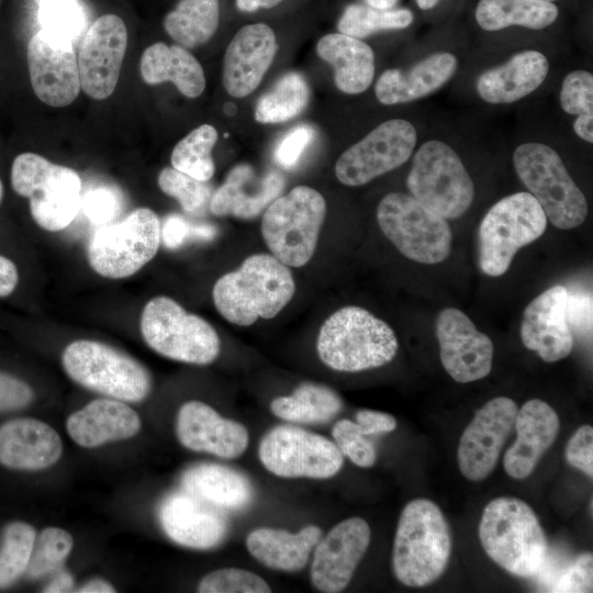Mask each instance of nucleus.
I'll list each match as a JSON object with an SVG mask.
<instances>
[{"label": "nucleus", "instance_id": "obj_1", "mask_svg": "<svg viewBox=\"0 0 593 593\" xmlns=\"http://www.w3.org/2000/svg\"><path fill=\"white\" fill-rule=\"evenodd\" d=\"M294 292V279L287 265L270 254H254L216 280L212 296L226 321L249 326L259 317L277 316Z\"/></svg>", "mask_w": 593, "mask_h": 593}, {"label": "nucleus", "instance_id": "obj_2", "mask_svg": "<svg viewBox=\"0 0 593 593\" xmlns=\"http://www.w3.org/2000/svg\"><path fill=\"white\" fill-rule=\"evenodd\" d=\"M479 538L486 555L516 577H535L545 566L546 535L523 500L501 496L490 501L481 516Z\"/></svg>", "mask_w": 593, "mask_h": 593}, {"label": "nucleus", "instance_id": "obj_3", "mask_svg": "<svg viewBox=\"0 0 593 593\" xmlns=\"http://www.w3.org/2000/svg\"><path fill=\"white\" fill-rule=\"evenodd\" d=\"M451 552L448 522L436 503L410 501L401 512L392 550L395 578L406 586L435 582L446 570Z\"/></svg>", "mask_w": 593, "mask_h": 593}, {"label": "nucleus", "instance_id": "obj_4", "mask_svg": "<svg viewBox=\"0 0 593 593\" xmlns=\"http://www.w3.org/2000/svg\"><path fill=\"white\" fill-rule=\"evenodd\" d=\"M398 348V338L385 322L354 305L331 314L316 342L322 362L342 372L382 367L393 360Z\"/></svg>", "mask_w": 593, "mask_h": 593}, {"label": "nucleus", "instance_id": "obj_5", "mask_svg": "<svg viewBox=\"0 0 593 593\" xmlns=\"http://www.w3.org/2000/svg\"><path fill=\"white\" fill-rule=\"evenodd\" d=\"M11 186L15 193L29 199L35 223L49 232L66 228L81 206L82 184L78 172L34 153H22L14 158Z\"/></svg>", "mask_w": 593, "mask_h": 593}, {"label": "nucleus", "instance_id": "obj_6", "mask_svg": "<svg viewBox=\"0 0 593 593\" xmlns=\"http://www.w3.org/2000/svg\"><path fill=\"white\" fill-rule=\"evenodd\" d=\"M325 214V199L307 186H298L273 200L261 219L262 238L271 255L288 267L307 264L315 253Z\"/></svg>", "mask_w": 593, "mask_h": 593}, {"label": "nucleus", "instance_id": "obj_7", "mask_svg": "<svg viewBox=\"0 0 593 593\" xmlns=\"http://www.w3.org/2000/svg\"><path fill=\"white\" fill-rule=\"evenodd\" d=\"M547 216L529 192L499 200L483 216L478 232V262L490 277L504 275L524 246L546 231Z\"/></svg>", "mask_w": 593, "mask_h": 593}, {"label": "nucleus", "instance_id": "obj_8", "mask_svg": "<svg viewBox=\"0 0 593 593\" xmlns=\"http://www.w3.org/2000/svg\"><path fill=\"white\" fill-rule=\"evenodd\" d=\"M515 171L560 230L580 226L588 215V201L570 177L559 154L546 144L525 143L513 154Z\"/></svg>", "mask_w": 593, "mask_h": 593}, {"label": "nucleus", "instance_id": "obj_9", "mask_svg": "<svg viewBox=\"0 0 593 593\" xmlns=\"http://www.w3.org/2000/svg\"><path fill=\"white\" fill-rule=\"evenodd\" d=\"M141 333L154 351L176 361L209 365L221 350L220 337L208 321L165 295L145 304Z\"/></svg>", "mask_w": 593, "mask_h": 593}, {"label": "nucleus", "instance_id": "obj_10", "mask_svg": "<svg viewBox=\"0 0 593 593\" xmlns=\"http://www.w3.org/2000/svg\"><path fill=\"white\" fill-rule=\"evenodd\" d=\"M68 377L81 387L124 402H141L152 389L148 370L130 355L104 343L80 339L63 351Z\"/></svg>", "mask_w": 593, "mask_h": 593}, {"label": "nucleus", "instance_id": "obj_11", "mask_svg": "<svg viewBox=\"0 0 593 593\" xmlns=\"http://www.w3.org/2000/svg\"><path fill=\"white\" fill-rule=\"evenodd\" d=\"M160 243L158 215L148 208H138L120 222L100 225L89 239L87 257L100 276L123 279L148 264Z\"/></svg>", "mask_w": 593, "mask_h": 593}, {"label": "nucleus", "instance_id": "obj_12", "mask_svg": "<svg viewBox=\"0 0 593 593\" xmlns=\"http://www.w3.org/2000/svg\"><path fill=\"white\" fill-rule=\"evenodd\" d=\"M411 195L444 219L467 212L473 182L457 153L441 141H428L414 154L406 179Z\"/></svg>", "mask_w": 593, "mask_h": 593}, {"label": "nucleus", "instance_id": "obj_13", "mask_svg": "<svg viewBox=\"0 0 593 593\" xmlns=\"http://www.w3.org/2000/svg\"><path fill=\"white\" fill-rule=\"evenodd\" d=\"M377 221L385 237L413 261L434 265L449 256L452 235L446 219L411 194H387L378 204Z\"/></svg>", "mask_w": 593, "mask_h": 593}, {"label": "nucleus", "instance_id": "obj_14", "mask_svg": "<svg viewBox=\"0 0 593 593\" xmlns=\"http://www.w3.org/2000/svg\"><path fill=\"white\" fill-rule=\"evenodd\" d=\"M259 460L281 478L328 479L340 471L344 456L328 438L291 425H278L259 443Z\"/></svg>", "mask_w": 593, "mask_h": 593}, {"label": "nucleus", "instance_id": "obj_15", "mask_svg": "<svg viewBox=\"0 0 593 593\" xmlns=\"http://www.w3.org/2000/svg\"><path fill=\"white\" fill-rule=\"evenodd\" d=\"M416 139V130L409 121L388 120L339 156L336 177L346 186L366 184L406 163Z\"/></svg>", "mask_w": 593, "mask_h": 593}, {"label": "nucleus", "instance_id": "obj_16", "mask_svg": "<svg viewBox=\"0 0 593 593\" xmlns=\"http://www.w3.org/2000/svg\"><path fill=\"white\" fill-rule=\"evenodd\" d=\"M26 55L36 97L55 108L72 103L81 89L74 41L41 29L30 38Z\"/></svg>", "mask_w": 593, "mask_h": 593}, {"label": "nucleus", "instance_id": "obj_17", "mask_svg": "<svg viewBox=\"0 0 593 593\" xmlns=\"http://www.w3.org/2000/svg\"><path fill=\"white\" fill-rule=\"evenodd\" d=\"M517 412L516 403L506 396H496L475 412L458 445V466L465 478L481 481L491 474L514 429Z\"/></svg>", "mask_w": 593, "mask_h": 593}, {"label": "nucleus", "instance_id": "obj_18", "mask_svg": "<svg viewBox=\"0 0 593 593\" xmlns=\"http://www.w3.org/2000/svg\"><path fill=\"white\" fill-rule=\"evenodd\" d=\"M127 46V30L115 14L99 16L83 35L77 57L80 86L94 99L110 97L119 81Z\"/></svg>", "mask_w": 593, "mask_h": 593}, {"label": "nucleus", "instance_id": "obj_19", "mask_svg": "<svg viewBox=\"0 0 593 593\" xmlns=\"http://www.w3.org/2000/svg\"><path fill=\"white\" fill-rule=\"evenodd\" d=\"M436 337L443 367L455 381L473 382L491 372L493 343L460 310L446 307L439 312Z\"/></svg>", "mask_w": 593, "mask_h": 593}, {"label": "nucleus", "instance_id": "obj_20", "mask_svg": "<svg viewBox=\"0 0 593 593\" xmlns=\"http://www.w3.org/2000/svg\"><path fill=\"white\" fill-rule=\"evenodd\" d=\"M370 539V527L361 517L346 518L336 524L314 548L310 572L313 586L326 593L346 589Z\"/></svg>", "mask_w": 593, "mask_h": 593}, {"label": "nucleus", "instance_id": "obj_21", "mask_svg": "<svg viewBox=\"0 0 593 593\" xmlns=\"http://www.w3.org/2000/svg\"><path fill=\"white\" fill-rule=\"evenodd\" d=\"M568 290L555 286L536 296L525 309L521 338L546 362H556L570 355L573 334L567 320Z\"/></svg>", "mask_w": 593, "mask_h": 593}, {"label": "nucleus", "instance_id": "obj_22", "mask_svg": "<svg viewBox=\"0 0 593 593\" xmlns=\"http://www.w3.org/2000/svg\"><path fill=\"white\" fill-rule=\"evenodd\" d=\"M176 433L183 447L226 459L244 454L249 441L244 425L222 417L201 401H189L181 405L177 415Z\"/></svg>", "mask_w": 593, "mask_h": 593}, {"label": "nucleus", "instance_id": "obj_23", "mask_svg": "<svg viewBox=\"0 0 593 593\" xmlns=\"http://www.w3.org/2000/svg\"><path fill=\"white\" fill-rule=\"evenodd\" d=\"M278 49L273 31L264 23L242 27L228 44L223 59V86L234 98L251 93L270 67Z\"/></svg>", "mask_w": 593, "mask_h": 593}, {"label": "nucleus", "instance_id": "obj_24", "mask_svg": "<svg viewBox=\"0 0 593 593\" xmlns=\"http://www.w3.org/2000/svg\"><path fill=\"white\" fill-rule=\"evenodd\" d=\"M159 521L176 544L192 549H211L226 537L228 525L214 506L182 491L169 494L160 504Z\"/></svg>", "mask_w": 593, "mask_h": 593}, {"label": "nucleus", "instance_id": "obj_25", "mask_svg": "<svg viewBox=\"0 0 593 593\" xmlns=\"http://www.w3.org/2000/svg\"><path fill=\"white\" fill-rule=\"evenodd\" d=\"M284 188L283 176L270 170L258 175L240 164L231 169L225 181L212 193L210 211L216 216L250 220L264 212Z\"/></svg>", "mask_w": 593, "mask_h": 593}, {"label": "nucleus", "instance_id": "obj_26", "mask_svg": "<svg viewBox=\"0 0 593 593\" xmlns=\"http://www.w3.org/2000/svg\"><path fill=\"white\" fill-rule=\"evenodd\" d=\"M517 437L504 455L506 473L517 480L532 474L544 454L555 443L560 429L556 411L546 402L533 399L516 415Z\"/></svg>", "mask_w": 593, "mask_h": 593}, {"label": "nucleus", "instance_id": "obj_27", "mask_svg": "<svg viewBox=\"0 0 593 593\" xmlns=\"http://www.w3.org/2000/svg\"><path fill=\"white\" fill-rule=\"evenodd\" d=\"M63 452L58 433L48 424L22 417L0 426V463L16 470H41L57 462Z\"/></svg>", "mask_w": 593, "mask_h": 593}, {"label": "nucleus", "instance_id": "obj_28", "mask_svg": "<svg viewBox=\"0 0 593 593\" xmlns=\"http://www.w3.org/2000/svg\"><path fill=\"white\" fill-rule=\"evenodd\" d=\"M66 428L77 445L94 448L135 436L141 429V418L124 401L103 398L70 414Z\"/></svg>", "mask_w": 593, "mask_h": 593}, {"label": "nucleus", "instance_id": "obj_29", "mask_svg": "<svg viewBox=\"0 0 593 593\" xmlns=\"http://www.w3.org/2000/svg\"><path fill=\"white\" fill-rule=\"evenodd\" d=\"M457 58L448 52L432 54L406 71L388 69L378 78L374 93L385 105L424 98L445 85L457 70Z\"/></svg>", "mask_w": 593, "mask_h": 593}, {"label": "nucleus", "instance_id": "obj_30", "mask_svg": "<svg viewBox=\"0 0 593 593\" xmlns=\"http://www.w3.org/2000/svg\"><path fill=\"white\" fill-rule=\"evenodd\" d=\"M548 70V59L542 53L523 51L505 64L481 74L477 91L489 103H512L535 91L546 79Z\"/></svg>", "mask_w": 593, "mask_h": 593}, {"label": "nucleus", "instance_id": "obj_31", "mask_svg": "<svg viewBox=\"0 0 593 593\" xmlns=\"http://www.w3.org/2000/svg\"><path fill=\"white\" fill-rule=\"evenodd\" d=\"M321 537L322 530L315 525L305 526L298 533L260 527L248 534L246 547L267 568L294 572L306 566Z\"/></svg>", "mask_w": 593, "mask_h": 593}, {"label": "nucleus", "instance_id": "obj_32", "mask_svg": "<svg viewBox=\"0 0 593 593\" xmlns=\"http://www.w3.org/2000/svg\"><path fill=\"white\" fill-rule=\"evenodd\" d=\"M316 53L333 66L336 87L344 93L358 94L371 85L374 77V54L361 41L343 33H331L317 42Z\"/></svg>", "mask_w": 593, "mask_h": 593}, {"label": "nucleus", "instance_id": "obj_33", "mask_svg": "<svg viewBox=\"0 0 593 593\" xmlns=\"http://www.w3.org/2000/svg\"><path fill=\"white\" fill-rule=\"evenodd\" d=\"M181 488L204 503L225 510L247 506L254 494L245 474L219 463L189 467L181 475Z\"/></svg>", "mask_w": 593, "mask_h": 593}, {"label": "nucleus", "instance_id": "obj_34", "mask_svg": "<svg viewBox=\"0 0 593 593\" xmlns=\"http://www.w3.org/2000/svg\"><path fill=\"white\" fill-rule=\"evenodd\" d=\"M139 70L147 85L171 81L188 98H198L205 88V77L200 63L181 45L158 42L142 55Z\"/></svg>", "mask_w": 593, "mask_h": 593}, {"label": "nucleus", "instance_id": "obj_35", "mask_svg": "<svg viewBox=\"0 0 593 593\" xmlns=\"http://www.w3.org/2000/svg\"><path fill=\"white\" fill-rule=\"evenodd\" d=\"M558 8L547 0H480L475 20L485 31H499L511 25L541 30L552 24Z\"/></svg>", "mask_w": 593, "mask_h": 593}, {"label": "nucleus", "instance_id": "obj_36", "mask_svg": "<svg viewBox=\"0 0 593 593\" xmlns=\"http://www.w3.org/2000/svg\"><path fill=\"white\" fill-rule=\"evenodd\" d=\"M342 409L343 401L333 389L311 382L300 384L291 395L278 396L270 403L277 417L302 424L327 422Z\"/></svg>", "mask_w": 593, "mask_h": 593}, {"label": "nucleus", "instance_id": "obj_37", "mask_svg": "<svg viewBox=\"0 0 593 593\" xmlns=\"http://www.w3.org/2000/svg\"><path fill=\"white\" fill-rule=\"evenodd\" d=\"M219 0H180L164 19L168 35L187 48L206 43L216 32Z\"/></svg>", "mask_w": 593, "mask_h": 593}, {"label": "nucleus", "instance_id": "obj_38", "mask_svg": "<svg viewBox=\"0 0 593 593\" xmlns=\"http://www.w3.org/2000/svg\"><path fill=\"white\" fill-rule=\"evenodd\" d=\"M310 90L306 80L298 72L280 77L267 93L261 96L255 109L259 123H281L299 115L307 105Z\"/></svg>", "mask_w": 593, "mask_h": 593}, {"label": "nucleus", "instance_id": "obj_39", "mask_svg": "<svg viewBox=\"0 0 593 593\" xmlns=\"http://www.w3.org/2000/svg\"><path fill=\"white\" fill-rule=\"evenodd\" d=\"M217 141L216 130L203 124L180 139L171 153L172 168L200 181H209L215 171L212 149Z\"/></svg>", "mask_w": 593, "mask_h": 593}, {"label": "nucleus", "instance_id": "obj_40", "mask_svg": "<svg viewBox=\"0 0 593 593\" xmlns=\"http://www.w3.org/2000/svg\"><path fill=\"white\" fill-rule=\"evenodd\" d=\"M413 14L407 9H378L363 4H350L343 12L337 29L339 33L363 38L373 33L407 27Z\"/></svg>", "mask_w": 593, "mask_h": 593}, {"label": "nucleus", "instance_id": "obj_41", "mask_svg": "<svg viewBox=\"0 0 593 593\" xmlns=\"http://www.w3.org/2000/svg\"><path fill=\"white\" fill-rule=\"evenodd\" d=\"M36 533L23 522L9 524L3 532L0 549V588L12 584L27 568Z\"/></svg>", "mask_w": 593, "mask_h": 593}, {"label": "nucleus", "instance_id": "obj_42", "mask_svg": "<svg viewBox=\"0 0 593 593\" xmlns=\"http://www.w3.org/2000/svg\"><path fill=\"white\" fill-rule=\"evenodd\" d=\"M72 546V537L65 529L59 527L43 529L35 539L24 573L30 579H37L56 571L69 556Z\"/></svg>", "mask_w": 593, "mask_h": 593}, {"label": "nucleus", "instance_id": "obj_43", "mask_svg": "<svg viewBox=\"0 0 593 593\" xmlns=\"http://www.w3.org/2000/svg\"><path fill=\"white\" fill-rule=\"evenodd\" d=\"M43 30L75 41L86 26L80 0H33Z\"/></svg>", "mask_w": 593, "mask_h": 593}, {"label": "nucleus", "instance_id": "obj_44", "mask_svg": "<svg viewBox=\"0 0 593 593\" xmlns=\"http://www.w3.org/2000/svg\"><path fill=\"white\" fill-rule=\"evenodd\" d=\"M160 190L175 198L188 213H197L211 199V187L172 167L164 168L157 179Z\"/></svg>", "mask_w": 593, "mask_h": 593}, {"label": "nucleus", "instance_id": "obj_45", "mask_svg": "<svg viewBox=\"0 0 593 593\" xmlns=\"http://www.w3.org/2000/svg\"><path fill=\"white\" fill-rule=\"evenodd\" d=\"M200 593H269L270 586L256 573L239 568H223L204 575Z\"/></svg>", "mask_w": 593, "mask_h": 593}, {"label": "nucleus", "instance_id": "obj_46", "mask_svg": "<svg viewBox=\"0 0 593 593\" xmlns=\"http://www.w3.org/2000/svg\"><path fill=\"white\" fill-rule=\"evenodd\" d=\"M332 435L343 456L349 458L353 463L361 468L374 465L376 447L356 422L347 418L338 421L333 427Z\"/></svg>", "mask_w": 593, "mask_h": 593}, {"label": "nucleus", "instance_id": "obj_47", "mask_svg": "<svg viewBox=\"0 0 593 593\" xmlns=\"http://www.w3.org/2000/svg\"><path fill=\"white\" fill-rule=\"evenodd\" d=\"M560 104L571 115L593 113V75L586 70L568 74L562 82Z\"/></svg>", "mask_w": 593, "mask_h": 593}, {"label": "nucleus", "instance_id": "obj_48", "mask_svg": "<svg viewBox=\"0 0 593 593\" xmlns=\"http://www.w3.org/2000/svg\"><path fill=\"white\" fill-rule=\"evenodd\" d=\"M216 232L211 224H192L176 213L167 215L160 222V239L169 249H176L188 240H211Z\"/></svg>", "mask_w": 593, "mask_h": 593}, {"label": "nucleus", "instance_id": "obj_49", "mask_svg": "<svg viewBox=\"0 0 593 593\" xmlns=\"http://www.w3.org/2000/svg\"><path fill=\"white\" fill-rule=\"evenodd\" d=\"M315 131L312 126L300 124L291 128L278 143L273 158L276 163L284 168H293L306 147L312 143Z\"/></svg>", "mask_w": 593, "mask_h": 593}, {"label": "nucleus", "instance_id": "obj_50", "mask_svg": "<svg viewBox=\"0 0 593 593\" xmlns=\"http://www.w3.org/2000/svg\"><path fill=\"white\" fill-rule=\"evenodd\" d=\"M80 209L92 223L104 225L119 213L120 199L118 193L108 187L96 188L81 198Z\"/></svg>", "mask_w": 593, "mask_h": 593}, {"label": "nucleus", "instance_id": "obj_51", "mask_svg": "<svg viewBox=\"0 0 593 593\" xmlns=\"http://www.w3.org/2000/svg\"><path fill=\"white\" fill-rule=\"evenodd\" d=\"M593 557L589 553L579 556L569 564L551 585L550 592H591Z\"/></svg>", "mask_w": 593, "mask_h": 593}, {"label": "nucleus", "instance_id": "obj_52", "mask_svg": "<svg viewBox=\"0 0 593 593\" xmlns=\"http://www.w3.org/2000/svg\"><path fill=\"white\" fill-rule=\"evenodd\" d=\"M567 461L590 478L593 477V427L582 425L569 439L566 447Z\"/></svg>", "mask_w": 593, "mask_h": 593}, {"label": "nucleus", "instance_id": "obj_53", "mask_svg": "<svg viewBox=\"0 0 593 593\" xmlns=\"http://www.w3.org/2000/svg\"><path fill=\"white\" fill-rule=\"evenodd\" d=\"M33 399L34 391L26 382L0 371V413L24 409Z\"/></svg>", "mask_w": 593, "mask_h": 593}, {"label": "nucleus", "instance_id": "obj_54", "mask_svg": "<svg viewBox=\"0 0 593 593\" xmlns=\"http://www.w3.org/2000/svg\"><path fill=\"white\" fill-rule=\"evenodd\" d=\"M567 320L575 332L583 335L591 334L592 331V295L591 293L568 291Z\"/></svg>", "mask_w": 593, "mask_h": 593}, {"label": "nucleus", "instance_id": "obj_55", "mask_svg": "<svg viewBox=\"0 0 593 593\" xmlns=\"http://www.w3.org/2000/svg\"><path fill=\"white\" fill-rule=\"evenodd\" d=\"M356 423L367 436L393 432L398 425L395 417L392 415L373 410L358 411Z\"/></svg>", "mask_w": 593, "mask_h": 593}, {"label": "nucleus", "instance_id": "obj_56", "mask_svg": "<svg viewBox=\"0 0 593 593\" xmlns=\"http://www.w3.org/2000/svg\"><path fill=\"white\" fill-rule=\"evenodd\" d=\"M19 282V271L15 264L0 255V298L9 296Z\"/></svg>", "mask_w": 593, "mask_h": 593}, {"label": "nucleus", "instance_id": "obj_57", "mask_svg": "<svg viewBox=\"0 0 593 593\" xmlns=\"http://www.w3.org/2000/svg\"><path fill=\"white\" fill-rule=\"evenodd\" d=\"M575 134L585 142H593V113L578 115L573 122Z\"/></svg>", "mask_w": 593, "mask_h": 593}, {"label": "nucleus", "instance_id": "obj_58", "mask_svg": "<svg viewBox=\"0 0 593 593\" xmlns=\"http://www.w3.org/2000/svg\"><path fill=\"white\" fill-rule=\"evenodd\" d=\"M74 585V579L67 571L58 572L54 579L44 588L43 592L61 593L70 592Z\"/></svg>", "mask_w": 593, "mask_h": 593}, {"label": "nucleus", "instance_id": "obj_59", "mask_svg": "<svg viewBox=\"0 0 593 593\" xmlns=\"http://www.w3.org/2000/svg\"><path fill=\"white\" fill-rule=\"evenodd\" d=\"M283 0H236V7L243 12H255L258 9H269Z\"/></svg>", "mask_w": 593, "mask_h": 593}, {"label": "nucleus", "instance_id": "obj_60", "mask_svg": "<svg viewBox=\"0 0 593 593\" xmlns=\"http://www.w3.org/2000/svg\"><path fill=\"white\" fill-rule=\"evenodd\" d=\"M77 592L80 593H112L115 589L104 580L96 579L81 585Z\"/></svg>", "mask_w": 593, "mask_h": 593}, {"label": "nucleus", "instance_id": "obj_61", "mask_svg": "<svg viewBox=\"0 0 593 593\" xmlns=\"http://www.w3.org/2000/svg\"><path fill=\"white\" fill-rule=\"evenodd\" d=\"M368 5L378 9H392L399 0H363Z\"/></svg>", "mask_w": 593, "mask_h": 593}, {"label": "nucleus", "instance_id": "obj_62", "mask_svg": "<svg viewBox=\"0 0 593 593\" xmlns=\"http://www.w3.org/2000/svg\"><path fill=\"white\" fill-rule=\"evenodd\" d=\"M439 0H416L417 5L423 10H428L434 8Z\"/></svg>", "mask_w": 593, "mask_h": 593}, {"label": "nucleus", "instance_id": "obj_63", "mask_svg": "<svg viewBox=\"0 0 593 593\" xmlns=\"http://www.w3.org/2000/svg\"><path fill=\"white\" fill-rule=\"evenodd\" d=\"M3 199V186H2V182H1V179H0V203Z\"/></svg>", "mask_w": 593, "mask_h": 593}, {"label": "nucleus", "instance_id": "obj_64", "mask_svg": "<svg viewBox=\"0 0 593 593\" xmlns=\"http://www.w3.org/2000/svg\"><path fill=\"white\" fill-rule=\"evenodd\" d=\"M547 1H551V2H552V1H555V0H547Z\"/></svg>", "mask_w": 593, "mask_h": 593}]
</instances>
